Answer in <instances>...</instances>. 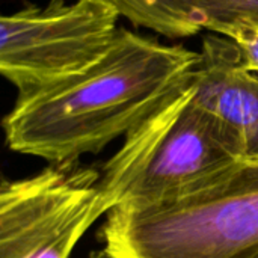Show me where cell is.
Listing matches in <instances>:
<instances>
[{
  "instance_id": "cell-7",
  "label": "cell",
  "mask_w": 258,
  "mask_h": 258,
  "mask_svg": "<svg viewBox=\"0 0 258 258\" xmlns=\"http://www.w3.org/2000/svg\"><path fill=\"white\" fill-rule=\"evenodd\" d=\"M138 27L166 38H190L206 30L204 17L190 0H106Z\"/></svg>"
},
{
  "instance_id": "cell-6",
  "label": "cell",
  "mask_w": 258,
  "mask_h": 258,
  "mask_svg": "<svg viewBox=\"0 0 258 258\" xmlns=\"http://www.w3.org/2000/svg\"><path fill=\"white\" fill-rule=\"evenodd\" d=\"M194 100L234 141L243 160L258 162V74L243 68L239 48L222 35L203 41Z\"/></svg>"
},
{
  "instance_id": "cell-10",
  "label": "cell",
  "mask_w": 258,
  "mask_h": 258,
  "mask_svg": "<svg viewBox=\"0 0 258 258\" xmlns=\"http://www.w3.org/2000/svg\"><path fill=\"white\" fill-rule=\"evenodd\" d=\"M89 258H116L110 251H107L106 248L103 249H98V251H92L89 254Z\"/></svg>"
},
{
  "instance_id": "cell-4",
  "label": "cell",
  "mask_w": 258,
  "mask_h": 258,
  "mask_svg": "<svg viewBox=\"0 0 258 258\" xmlns=\"http://www.w3.org/2000/svg\"><path fill=\"white\" fill-rule=\"evenodd\" d=\"M119 12L106 0H51L0 18V73L18 94L77 76L107 53Z\"/></svg>"
},
{
  "instance_id": "cell-3",
  "label": "cell",
  "mask_w": 258,
  "mask_h": 258,
  "mask_svg": "<svg viewBox=\"0 0 258 258\" xmlns=\"http://www.w3.org/2000/svg\"><path fill=\"white\" fill-rule=\"evenodd\" d=\"M194 77V76H192ZM239 148L194 100L190 82L133 128L101 169V210L184 194L239 163Z\"/></svg>"
},
{
  "instance_id": "cell-8",
  "label": "cell",
  "mask_w": 258,
  "mask_h": 258,
  "mask_svg": "<svg viewBox=\"0 0 258 258\" xmlns=\"http://www.w3.org/2000/svg\"><path fill=\"white\" fill-rule=\"evenodd\" d=\"M207 32L228 38L239 48L243 68L258 74V21L236 18L233 21L212 24Z\"/></svg>"
},
{
  "instance_id": "cell-1",
  "label": "cell",
  "mask_w": 258,
  "mask_h": 258,
  "mask_svg": "<svg viewBox=\"0 0 258 258\" xmlns=\"http://www.w3.org/2000/svg\"><path fill=\"white\" fill-rule=\"evenodd\" d=\"M201 53L119 27L86 71L18 94L3 118L8 147L56 163L77 162L127 136L184 88Z\"/></svg>"
},
{
  "instance_id": "cell-5",
  "label": "cell",
  "mask_w": 258,
  "mask_h": 258,
  "mask_svg": "<svg viewBox=\"0 0 258 258\" xmlns=\"http://www.w3.org/2000/svg\"><path fill=\"white\" fill-rule=\"evenodd\" d=\"M101 171L56 163L0 186V258H68L103 216Z\"/></svg>"
},
{
  "instance_id": "cell-2",
  "label": "cell",
  "mask_w": 258,
  "mask_h": 258,
  "mask_svg": "<svg viewBox=\"0 0 258 258\" xmlns=\"http://www.w3.org/2000/svg\"><path fill=\"white\" fill-rule=\"evenodd\" d=\"M116 258H258V162L142 207H115L100 228Z\"/></svg>"
},
{
  "instance_id": "cell-9",
  "label": "cell",
  "mask_w": 258,
  "mask_h": 258,
  "mask_svg": "<svg viewBox=\"0 0 258 258\" xmlns=\"http://www.w3.org/2000/svg\"><path fill=\"white\" fill-rule=\"evenodd\" d=\"M204 17L206 30L216 23L249 18L258 21V0H190Z\"/></svg>"
}]
</instances>
